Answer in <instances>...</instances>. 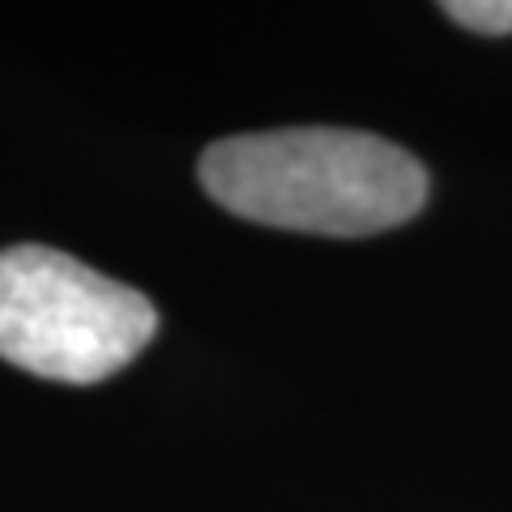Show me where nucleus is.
Returning a JSON list of instances; mask_svg holds the SVG:
<instances>
[{
	"mask_svg": "<svg viewBox=\"0 0 512 512\" xmlns=\"http://www.w3.org/2000/svg\"><path fill=\"white\" fill-rule=\"evenodd\" d=\"M158 333L154 303L69 252H0V359L60 384H99Z\"/></svg>",
	"mask_w": 512,
	"mask_h": 512,
	"instance_id": "2",
	"label": "nucleus"
},
{
	"mask_svg": "<svg viewBox=\"0 0 512 512\" xmlns=\"http://www.w3.org/2000/svg\"><path fill=\"white\" fill-rule=\"evenodd\" d=\"M201 188L248 222L303 235H376L427 201V171L410 150L359 128H274L214 141Z\"/></svg>",
	"mask_w": 512,
	"mask_h": 512,
	"instance_id": "1",
	"label": "nucleus"
},
{
	"mask_svg": "<svg viewBox=\"0 0 512 512\" xmlns=\"http://www.w3.org/2000/svg\"><path fill=\"white\" fill-rule=\"evenodd\" d=\"M444 18L474 30V35H508L512 30V0H444Z\"/></svg>",
	"mask_w": 512,
	"mask_h": 512,
	"instance_id": "3",
	"label": "nucleus"
}]
</instances>
